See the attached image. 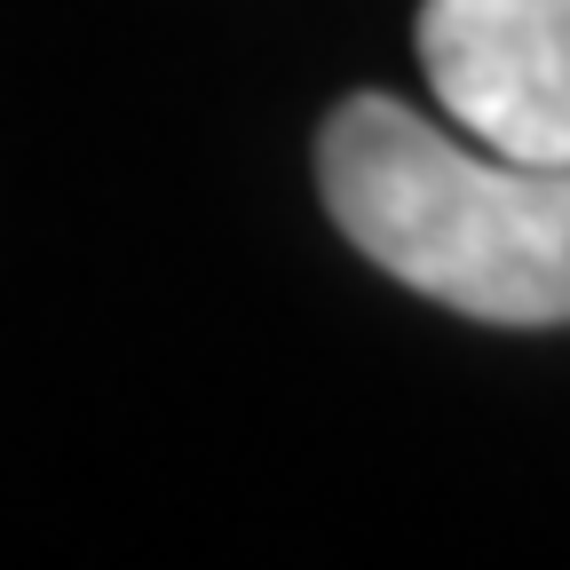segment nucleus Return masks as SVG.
Returning <instances> with one entry per match:
<instances>
[{
    "instance_id": "obj_1",
    "label": "nucleus",
    "mask_w": 570,
    "mask_h": 570,
    "mask_svg": "<svg viewBox=\"0 0 570 570\" xmlns=\"http://www.w3.org/2000/svg\"><path fill=\"white\" fill-rule=\"evenodd\" d=\"M341 238L396 285L483 325H570V167L468 151L396 96H341L317 127Z\"/></svg>"
},
{
    "instance_id": "obj_2",
    "label": "nucleus",
    "mask_w": 570,
    "mask_h": 570,
    "mask_svg": "<svg viewBox=\"0 0 570 570\" xmlns=\"http://www.w3.org/2000/svg\"><path fill=\"white\" fill-rule=\"evenodd\" d=\"M412 48L468 142L570 167V0H420Z\"/></svg>"
}]
</instances>
